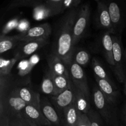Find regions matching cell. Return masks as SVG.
Here are the masks:
<instances>
[{
    "mask_svg": "<svg viewBox=\"0 0 126 126\" xmlns=\"http://www.w3.org/2000/svg\"><path fill=\"white\" fill-rule=\"evenodd\" d=\"M123 122H124V126H126V102L125 105H124V110H123Z\"/></svg>",
    "mask_w": 126,
    "mask_h": 126,
    "instance_id": "cell-31",
    "label": "cell"
},
{
    "mask_svg": "<svg viewBox=\"0 0 126 126\" xmlns=\"http://www.w3.org/2000/svg\"><path fill=\"white\" fill-rule=\"evenodd\" d=\"M81 114L73 103L64 110L62 118V124L63 126H77Z\"/></svg>",
    "mask_w": 126,
    "mask_h": 126,
    "instance_id": "cell-17",
    "label": "cell"
},
{
    "mask_svg": "<svg viewBox=\"0 0 126 126\" xmlns=\"http://www.w3.org/2000/svg\"><path fill=\"white\" fill-rule=\"evenodd\" d=\"M113 40V60L114 71L117 79L121 83H124L126 78V57L125 49L123 47L121 36L114 35Z\"/></svg>",
    "mask_w": 126,
    "mask_h": 126,
    "instance_id": "cell-4",
    "label": "cell"
},
{
    "mask_svg": "<svg viewBox=\"0 0 126 126\" xmlns=\"http://www.w3.org/2000/svg\"><path fill=\"white\" fill-rule=\"evenodd\" d=\"M0 126H9L8 120L4 115H0Z\"/></svg>",
    "mask_w": 126,
    "mask_h": 126,
    "instance_id": "cell-30",
    "label": "cell"
},
{
    "mask_svg": "<svg viewBox=\"0 0 126 126\" xmlns=\"http://www.w3.org/2000/svg\"><path fill=\"white\" fill-rule=\"evenodd\" d=\"M52 33V27L48 23L31 28L26 33L17 34L16 37L20 43L32 41L48 40Z\"/></svg>",
    "mask_w": 126,
    "mask_h": 126,
    "instance_id": "cell-8",
    "label": "cell"
},
{
    "mask_svg": "<svg viewBox=\"0 0 126 126\" xmlns=\"http://www.w3.org/2000/svg\"><path fill=\"white\" fill-rule=\"evenodd\" d=\"M27 105L19 97L15 86L10 84L1 88L0 115H12L22 113Z\"/></svg>",
    "mask_w": 126,
    "mask_h": 126,
    "instance_id": "cell-2",
    "label": "cell"
},
{
    "mask_svg": "<svg viewBox=\"0 0 126 126\" xmlns=\"http://www.w3.org/2000/svg\"><path fill=\"white\" fill-rule=\"evenodd\" d=\"M40 110L52 125L60 126L62 124L61 118L53 105L48 100L43 98L41 99Z\"/></svg>",
    "mask_w": 126,
    "mask_h": 126,
    "instance_id": "cell-16",
    "label": "cell"
},
{
    "mask_svg": "<svg viewBox=\"0 0 126 126\" xmlns=\"http://www.w3.org/2000/svg\"><path fill=\"white\" fill-rule=\"evenodd\" d=\"M68 68L71 81L76 89L82 92L87 98H90L89 87L82 68L72 59L68 65Z\"/></svg>",
    "mask_w": 126,
    "mask_h": 126,
    "instance_id": "cell-6",
    "label": "cell"
},
{
    "mask_svg": "<svg viewBox=\"0 0 126 126\" xmlns=\"http://www.w3.org/2000/svg\"><path fill=\"white\" fill-rule=\"evenodd\" d=\"M4 116L8 120L9 126H32L26 119L23 112L20 114Z\"/></svg>",
    "mask_w": 126,
    "mask_h": 126,
    "instance_id": "cell-25",
    "label": "cell"
},
{
    "mask_svg": "<svg viewBox=\"0 0 126 126\" xmlns=\"http://www.w3.org/2000/svg\"><path fill=\"white\" fill-rule=\"evenodd\" d=\"M92 97L96 108L104 120L110 125L118 126L113 105H112L105 97L100 90L98 89L97 85H95L93 87Z\"/></svg>",
    "mask_w": 126,
    "mask_h": 126,
    "instance_id": "cell-3",
    "label": "cell"
},
{
    "mask_svg": "<svg viewBox=\"0 0 126 126\" xmlns=\"http://www.w3.org/2000/svg\"><path fill=\"white\" fill-rule=\"evenodd\" d=\"M43 2L41 1H36V0H25V1H14L10 4L11 7H22V6H28L34 8L39 7L42 4Z\"/></svg>",
    "mask_w": 126,
    "mask_h": 126,
    "instance_id": "cell-27",
    "label": "cell"
},
{
    "mask_svg": "<svg viewBox=\"0 0 126 126\" xmlns=\"http://www.w3.org/2000/svg\"><path fill=\"white\" fill-rule=\"evenodd\" d=\"M97 12H96V23L97 27L103 28L107 32H110L114 34L113 25L111 20L110 15L108 6L103 1H96Z\"/></svg>",
    "mask_w": 126,
    "mask_h": 126,
    "instance_id": "cell-10",
    "label": "cell"
},
{
    "mask_svg": "<svg viewBox=\"0 0 126 126\" xmlns=\"http://www.w3.org/2000/svg\"><path fill=\"white\" fill-rule=\"evenodd\" d=\"M76 91L77 89L73 83L71 82L66 89L59 94L52 97V104L60 115L61 119L62 118L64 110L73 103Z\"/></svg>",
    "mask_w": 126,
    "mask_h": 126,
    "instance_id": "cell-7",
    "label": "cell"
},
{
    "mask_svg": "<svg viewBox=\"0 0 126 126\" xmlns=\"http://www.w3.org/2000/svg\"><path fill=\"white\" fill-rule=\"evenodd\" d=\"M113 33L110 32H107L103 34L102 39L103 46V54L106 60L110 65L113 68L114 60H113Z\"/></svg>",
    "mask_w": 126,
    "mask_h": 126,
    "instance_id": "cell-18",
    "label": "cell"
},
{
    "mask_svg": "<svg viewBox=\"0 0 126 126\" xmlns=\"http://www.w3.org/2000/svg\"><path fill=\"white\" fill-rule=\"evenodd\" d=\"M120 126H123V125H121Z\"/></svg>",
    "mask_w": 126,
    "mask_h": 126,
    "instance_id": "cell-34",
    "label": "cell"
},
{
    "mask_svg": "<svg viewBox=\"0 0 126 126\" xmlns=\"http://www.w3.org/2000/svg\"><path fill=\"white\" fill-rule=\"evenodd\" d=\"M72 59L82 67L86 66L88 64L91 59V55L88 52L83 49H81L75 53H73Z\"/></svg>",
    "mask_w": 126,
    "mask_h": 126,
    "instance_id": "cell-26",
    "label": "cell"
},
{
    "mask_svg": "<svg viewBox=\"0 0 126 126\" xmlns=\"http://www.w3.org/2000/svg\"><path fill=\"white\" fill-rule=\"evenodd\" d=\"M16 90L19 97L28 105L40 110V95L32 88L27 86H16Z\"/></svg>",
    "mask_w": 126,
    "mask_h": 126,
    "instance_id": "cell-13",
    "label": "cell"
},
{
    "mask_svg": "<svg viewBox=\"0 0 126 126\" xmlns=\"http://www.w3.org/2000/svg\"><path fill=\"white\" fill-rule=\"evenodd\" d=\"M91 126H102L99 114L93 110L91 109L87 114Z\"/></svg>",
    "mask_w": 126,
    "mask_h": 126,
    "instance_id": "cell-28",
    "label": "cell"
},
{
    "mask_svg": "<svg viewBox=\"0 0 126 126\" xmlns=\"http://www.w3.org/2000/svg\"><path fill=\"white\" fill-rule=\"evenodd\" d=\"M124 94H125L126 96V78L125 79V81L124 82Z\"/></svg>",
    "mask_w": 126,
    "mask_h": 126,
    "instance_id": "cell-32",
    "label": "cell"
},
{
    "mask_svg": "<svg viewBox=\"0 0 126 126\" xmlns=\"http://www.w3.org/2000/svg\"><path fill=\"white\" fill-rule=\"evenodd\" d=\"M125 55H126V48H125Z\"/></svg>",
    "mask_w": 126,
    "mask_h": 126,
    "instance_id": "cell-33",
    "label": "cell"
},
{
    "mask_svg": "<svg viewBox=\"0 0 126 126\" xmlns=\"http://www.w3.org/2000/svg\"><path fill=\"white\" fill-rule=\"evenodd\" d=\"M79 7L66 11L56 25L52 45V52L59 56L68 66L74 53L73 31Z\"/></svg>",
    "mask_w": 126,
    "mask_h": 126,
    "instance_id": "cell-1",
    "label": "cell"
},
{
    "mask_svg": "<svg viewBox=\"0 0 126 126\" xmlns=\"http://www.w3.org/2000/svg\"><path fill=\"white\" fill-rule=\"evenodd\" d=\"M26 119L32 126H52L51 123L46 118L40 110L27 105L23 111Z\"/></svg>",
    "mask_w": 126,
    "mask_h": 126,
    "instance_id": "cell-12",
    "label": "cell"
},
{
    "mask_svg": "<svg viewBox=\"0 0 126 126\" xmlns=\"http://www.w3.org/2000/svg\"><path fill=\"white\" fill-rule=\"evenodd\" d=\"M41 89L44 94L50 95L52 96H55L57 95L52 75L49 70L43 76Z\"/></svg>",
    "mask_w": 126,
    "mask_h": 126,
    "instance_id": "cell-20",
    "label": "cell"
},
{
    "mask_svg": "<svg viewBox=\"0 0 126 126\" xmlns=\"http://www.w3.org/2000/svg\"><path fill=\"white\" fill-rule=\"evenodd\" d=\"M90 98H87L82 92L77 89L73 104L78 110L82 114H87L91 108Z\"/></svg>",
    "mask_w": 126,
    "mask_h": 126,
    "instance_id": "cell-19",
    "label": "cell"
},
{
    "mask_svg": "<svg viewBox=\"0 0 126 126\" xmlns=\"http://www.w3.org/2000/svg\"><path fill=\"white\" fill-rule=\"evenodd\" d=\"M91 16V9L88 4H82L79 9L74 26L73 46L74 47L79 41L83 37L87 30Z\"/></svg>",
    "mask_w": 126,
    "mask_h": 126,
    "instance_id": "cell-5",
    "label": "cell"
},
{
    "mask_svg": "<svg viewBox=\"0 0 126 126\" xmlns=\"http://www.w3.org/2000/svg\"><path fill=\"white\" fill-rule=\"evenodd\" d=\"M52 75L55 84V88L57 89V95L66 89L72 82L70 78L65 76H60V75H53L52 73Z\"/></svg>",
    "mask_w": 126,
    "mask_h": 126,
    "instance_id": "cell-23",
    "label": "cell"
},
{
    "mask_svg": "<svg viewBox=\"0 0 126 126\" xmlns=\"http://www.w3.org/2000/svg\"><path fill=\"white\" fill-rule=\"evenodd\" d=\"M108 10L110 15L111 20L113 25L114 34L121 36L122 32L126 23L125 15L118 3L111 2L108 4Z\"/></svg>",
    "mask_w": 126,
    "mask_h": 126,
    "instance_id": "cell-9",
    "label": "cell"
},
{
    "mask_svg": "<svg viewBox=\"0 0 126 126\" xmlns=\"http://www.w3.org/2000/svg\"><path fill=\"white\" fill-rule=\"evenodd\" d=\"M18 59L14 57L9 60L0 58V76L3 78H9L12 68Z\"/></svg>",
    "mask_w": 126,
    "mask_h": 126,
    "instance_id": "cell-22",
    "label": "cell"
},
{
    "mask_svg": "<svg viewBox=\"0 0 126 126\" xmlns=\"http://www.w3.org/2000/svg\"><path fill=\"white\" fill-rule=\"evenodd\" d=\"M19 43L16 35L6 36L1 34L0 38V54H2L7 50L12 49Z\"/></svg>",
    "mask_w": 126,
    "mask_h": 126,
    "instance_id": "cell-21",
    "label": "cell"
},
{
    "mask_svg": "<svg viewBox=\"0 0 126 126\" xmlns=\"http://www.w3.org/2000/svg\"><path fill=\"white\" fill-rule=\"evenodd\" d=\"M92 66L95 77L102 79L107 80L109 82H113L111 79L109 78V76H108V75H107L103 66H102V64L100 63V62L96 58H94L92 59Z\"/></svg>",
    "mask_w": 126,
    "mask_h": 126,
    "instance_id": "cell-24",
    "label": "cell"
},
{
    "mask_svg": "<svg viewBox=\"0 0 126 126\" xmlns=\"http://www.w3.org/2000/svg\"><path fill=\"white\" fill-rule=\"evenodd\" d=\"M48 43V40L32 41L28 42H22L17 46L15 51L14 57L18 60L23 59L34 54L37 50Z\"/></svg>",
    "mask_w": 126,
    "mask_h": 126,
    "instance_id": "cell-11",
    "label": "cell"
},
{
    "mask_svg": "<svg viewBox=\"0 0 126 126\" xmlns=\"http://www.w3.org/2000/svg\"><path fill=\"white\" fill-rule=\"evenodd\" d=\"M95 78L98 89L100 90L107 100L114 105L119 95V92L118 91L116 87H115L114 84L95 76Z\"/></svg>",
    "mask_w": 126,
    "mask_h": 126,
    "instance_id": "cell-15",
    "label": "cell"
},
{
    "mask_svg": "<svg viewBox=\"0 0 126 126\" xmlns=\"http://www.w3.org/2000/svg\"><path fill=\"white\" fill-rule=\"evenodd\" d=\"M49 70L55 75L70 78L68 66L59 56L52 52L47 57Z\"/></svg>",
    "mask_w": 126,
    "mask_h": 126,
    "instance_id": "cell-14",
    "label": "cell"
},
{
    "mask_svg": "<svg viewBox=\"0 0 126 126\" xmlns=\"http://www.w3.org/2000/svg\"><path fill=\"white\" fill-rule=\"evenodd\" d=\"M77 126H91V123L87 114H81L79 121Z\"/></svg>",
    "mask_w": 126,
    "mask_h": 126,
    "instance_id": "cell-29",
    "label": "cell"
}]
</instances>
